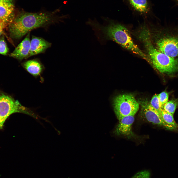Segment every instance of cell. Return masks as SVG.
Returning a JSON list of instances; mask_svg holds the SVG:
<instances>
[{
	"mask_svg": "<svg viewBox=\"0 0 178 178\" xmlns=\"http://www.w3.org/2000/svg\"><path fill=\"white\" fill-rule=\"evenodd\" d=\"M22 65L26 71L35 77L40 75L44 69L43 65L40 62L35 59L26 61Z\"/></svg>",
	"mask_w": 178,
	"mask_h": 178,
	"instance_id": "obj_12",
	"label": "cell"
},
{
	"mask_svg": "<svg viewBox=\"0 0 178 178\" xmlns=\"http://www.w3.org/2000/svg\"><path fill=\"white\" fill-rule=\"evenodd\" d=\"M7 26L5 23L0 19V29H4L7 28Z\"/></svg>",
	"mask_w": 178,
	"mask_h": 178,
	"instance_id": "obj_20",
	"label": "cell"
},
{
	"mask_svg": "<svg viewBox=\"0 0 178 178\" xmlns=\"http://www.w3.org/2000/svg\"><path fill=\"white\" fill-rule=\"evenodd\" d=\"M4 29H0V36L2 35L3 33V30Z\"/></svg>",
	"mask_w": 178,
	"mask_h": 178,
	"instance_id": "obj_21",
	"label": "cell"
},
{
	"mask_svg": "<svg viewBox=\"0 0 178 178\" xmlns=\"http://www.w3.org/2000/svg\"><path fill=\"white\" fill-rule=\"evenodd\" d=\"M133 7L141 13H145L149 10V6L147 0H129Z\"/></svg>",
	"mask_w": 178,
	"mask_h": 178,
	"instance_id": "obj_14",
	"label": "cell"
},
{
	"mask_svg": "<svg viewBox=\"0 0 178 178\" xmlns=\"http://www.w3.org/2000/svg\"><path fill=\"white\" fill-rule=\"evenodd\" d=\"M30 36L29 32L27 33L24 39L18 44L14 51L9 55L10 57L20 61L24 59L27 58L30 48Z\"/></svg>",
	"mask_w": 178,
	"mask_h": 178,
	"instance_id": "obj_10",
	"label": "cell"
},
{
	"mask_svg": "<svg viewBox=\"0 0 178 178\" xmlns=\"http://www.w3.org/2000/svg\"><path fill=\"white\" fill-rule=\"evenodd\" d=\"M150 103L151 106L159 113L163 109V107L159 100L158 94H156L153 96Z\"/></svg>",
	"mask_w": 178,
	"mask_h": 178,
	"instance_id": "obj_16",
	"label": "cell"
},
{
	"mask_svg": "<svg viewBox=\"0 0 178 178\" xmlns=\"http://www.w3.org/2000/svg\"><path fill=\"white\" fill-rule=\"evenodd\" d=\"M9 49L6 42L4 36L0 37V54L6 55L8 52Z\"/></svg>",
	"mask_w": 178,
	"mask_h": 178,
	"instance_id": "obj_17",
	"label": "cell"
},
{
	"mask_svg": "<svg viewBox=\"0 0 178 178\" xmlns=\"http://www.w3.org/2000/svg\"><path fill=\"white\" fill-rule=\"evenodd\" d=\"M15 17L13 0H0V19L7 26Z\"/></svg>",
	"mask_w": 178,
	"mask_h": 178,
	"instance_id": "obj_8",
	"label": "cell"
},
{
	"mask_svg": "<svg viewBox=\"0 0 178 178\" xmlns=\"http://www.w3.org/2000/svg\"><path fill=\"white\" fill-rule=\"evenodd\" d=\"M158 35L156 48L170 56L178 57V27H168Z\"/></svg>",
	"mask_w": 178,
	"mask_h": 178,
	"instance_id": "obj_4",
	"label": "cell"
},
{
	"mask_svg": "<svg viewBox=\"0 0 178 178\" xmlns=\"http://www.w3.org/2000/svg\"><path fill=\"white\" fill-rule=\"evenodd\" d=\"M158 97L160 104L163 107L164 105L168 102L169 95L166 91H163L158 94Z\"/></svg>",
	"mask_w": 178,
	"mask_h": 178,
	"instance_id": "obj_19",
	"label": "cell"
},
{
	"mask_svg": "<svg viewBox=\"0 0 178 178\" xmlns=\"http://www.w3.org/2000/svg\"><path fill=\"white\" fill-rule=\"evenodd\" d=\"M160 113L162 120L163 126L171 131L178 130V124L175 122L173 115L162 109Z\"/></svg>",
	"mask_w": 178,
	"mask_h": 178,
	"instance_id": "obj_13",
	"label": "cell"
},
{
	"mask_svg": "<svg viewBox=\"0 0 178 178\" xmlns=\"http://www.w3.org/2000/svg\"><path fill=\"white\" fill-rule=\"evenodd\" d=\"M51 44L40 37L32 36L30 40V48L28 58L44 52Z\"/></svg>",
	"mask_w": 178,
	"mask_h": 178,
	"instance_id": "obj_11",
	"label": "cell"
},
{
	"mask_svg": "<svg viewBox=\"0 0 178 178\" xmlns=\"http://www.w3.org/2000/svg\"><path fill=\"white\" fill-rule=\"evenodd\" d=\"M56 19L53 13L22 12L15 16L7 28L11 38L19 39L33 29L45 27L56 22Z\"/></svg>",
	"mask_w": 178,
	"mask_h": 178,
	"instance_id": "obj_2",
	"label": "cell"
},
{
	"mask_svg": "<svg viewBox=\"0 0 178 178\" xmlns=\"http://www.w3.org/2000/svg\"><path fill=\"white\" fill-rule=\"evenodd\" d=\"M141 106V113L144 117L149 122L163 126L161 114L150 105L146 100L139 101Z\"/></svg>",
	"mask_w": 178,
	"mask_h": 178,
	"instance_id": "obj_7",
	"label": "cell"
},
{
	"mask_svg": "<svg viewBox=\"0 0 178 178\" xmlns=\"http://www.w3.org/2000/svg\"><path fill=\"white\" fill-rule=\"evenodd\" d=\"M134 120V115H129L123 117L119 120L114 133L118 135H123L128 137L133 135L132 126Z\"/></svg>",
	"mask_w": 178,
	"mask_h": 178,
	"instance_id": "obj_9",
	"label": "cell"
},
{
	"mask_svg": "<svg viewBox=\"0 0 178 178\" xmlns=\"http://www.w3.org/2000/svg\"><path fill=\"white\" fill-rule=\"evenodd\" d=\"M150 172L149 170H145L137 172L131 178H150Z\"/></svg>",
	"mask_w": 178,
	"mask_h": 178,
	"instance_id": "obj_18",
	"label": "cell"
},
{
	"mask_svg": "<svg viewBox=\"0 0 178 178\" xmlns=\"http://www.w3.org/2000/svg\"><path fill=\"white\" fill-rule=\"evenodd\" d=\"M27 109L17 100L2 93H0V129L7 118L16 112L28 113Z\"/></svg>",
	"mask_w": 178,
	"mask_h": 178,
	"instance_id": "obj_6",
	"label": "cell"
},
{
	"mask_svg": "<svg viewBox=\"0 0 178 178\" xmlns=\"http://www.w3.org/2000/svg\"><path fill=\"white\" fill-rule=\"evenodd\" d=\"M104 20L103 24L95 20L89 19L86 22V24L91 28L101 45H105L108 41H112L150 63L147 55L134 43L129 30L126 27L105 18Z\"/></svg>",
	"mask_w": 178,
	"mask_h": 178,
	"instance_id": "obj_1",
	"label": "cell"
},
{
	"mask_svg": "<svg viewBox=\"0 0 178 178\" xmlns=\"http://www.w3.org/2000/svg\"><path fill=\"white\" fill-rule=\"evenodd\" d=\"M113 106L115 113L119 120L126 116H134L139 109V104L133 95L124 94L115 97Z\"/></svg>",
	"mask_w": 178,
	"mask_h": 178,
	"instance_id": "obj_5",
	"label": "cell"
},
{
	"mask_svg": "<svg viewBox=\"0 0 178 178\" xmlns=\"http://www.w3.org/2000/svg\"><path fill=\"white\" fill-rule=\"evenodd\" d=\"M178 105V99H174L167 102L164 105L163 109L173 115Z\"/></svg>",
	"mask_w": 178,
	"mask_h": 178,
	"instance_id": "obj_15",
	"label": "cell"
},
{
	"mask_svg": "<svg viewBox=\"0 0 178 178\" xmlns=\"http://www.w3.org/2000/svg\"><path fill=\"white\" fill-rule=\"evenodd\" d=\"M177 0V1L178 2V0Z\"/></svg>",
	"mask_w": 178,
	"mask_h": 178,
	"instance_id": "obj_22",
	"label": "cell"
},
{
	"mask_svg": "<svg viewBox=\"0 0 178 178\" xmlns=\"http://www.w3.org/2000/svg\"><path fill=\"white\" fill-rule=\"evenodd\" d=\"M139 38L146 48L150 63L155 68L161 73L168 74L178 71V59L169 56L158 50L152 43L149 31H141Z\"/></svg>",
	"mask_w": 178,
	"mask_h": 178,
	"instance_id": "obj_3",
	"label": "cell"
}]
</instances>
